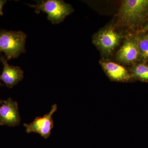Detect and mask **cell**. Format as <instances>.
<instances>
[{
	"label": "cell",
	"mask_w": 148,
	"mask_h": 148,
	"mask_svg": "<svg viewBox=\"0 0 148 148\" xmlns=\"http://www.w3.org/2000/svg\"><path fill=\"white\" fill-rule=\"evenodd\" d=\"M148 16V0H125L118 14V22L123 27L133 29Z\"/></svg>",
	"instance_id": "obj_1"
},
{
	"label": "cell",
	"mask_w": 148,
	"mask_h": 148,
	"mask_svg": "<svg viewBox=\"0 0 148 148\" xmlns=\"http://www.w3.org/2000/svg\"><path fill=\"white\" fill-rule=\"evenodd\" d=\"M27 35L21 31L0 30V53H4L7 60L17 58L26 52Z\"/></svg>",
	"instance_id": "obj_2"
},
{
	"label": "cell",
	"mask_w": 148,
	"mask_h": 148,
	"mask_svg": "<svg viewBox=\"0 0 148 148\" xmlns=\"http://www.w3.org/2000/svg\"><path fill=\"white\" fill-rule=\"evenodd\" d=\"M29 5L35 9L36 13L43 12L46 13L48 19L53 24L62 22L73 10L70 5L60 0L38 1L36 4Z\"/></svg>",
	"instance_id": "obj_3"
},
{
	"label": "cell",
	"mask_w": 148,
	"mask_h": 148,
	"mask_svg": "<svg viewBox=\"0 0 148 148\" xmlns=\"http://www.w3.org/2000/svg\"><path fill=\"white\" fill-rule=\"evenodd\" d=\"M122 38V35L110 26L96 34L93 42L103 54L109 55L119 45Z\"/></svg>",
	"instance_id": "obj_4"
},
{
	"label": "cell",
	"mask_w": 148,
	"mask_h": 148,
	"mask_svg": "<svg viewBox=\"0 0 148 148\" xmlns=\"http://www.w3.org/2000/svg\"><path fill=\"white\" fill-rule=\"evenodd\" d=\"M57 110L56 104L52 106L51 110L48 113L43 116L37 117L31 123H24L27 133H37L45 139H47L51 134L53 127L52 116Z\"/></svg>",
	"instance_id": "obj_5"
},
{
	"label": "cell",
	"mask_w": 148,
	"mask_h": 148,
	"mask_svg": "<svg viewBox=\"0 0 148 148\" xmlns=\"http://www.w3.org/2000/svg\"><path fill=\"white\" fill-rule=\"evenodd\" d=\"M20 122L17 102L10 98L4 101L0 108V125L15 127L20 124Z\"/></svg>",
	"instance_id": "obj_6"
},
{
	"label": "cell",
	"mask_w": 148,
	"mask_h": 148,
	"mask_svg": "<svg viewBox=\"0 0 148 148\" xmlns=\"http://www.w3.org/2000/svg\"><path fill=\"white\" fill-rule=\"evenodd\" d=\"M0 61L3 66V72L0 75L1 81L7 87L12 88L21 81L24 78V72L18 66H10L5 57L1 55Z\"/></svg>",
	"instance_id": "obj_7"
},
{
	"label": "cell",
	"mask_w": 148,
	"mask_h": 148,
	"mask_svg": "<svg viewBox=\"0 0 148 148\" xmlns=\"http://www.w3.org/2000/svg\"><path fill=\"white\" fill-rule=\"evenodd\" d=\"M140 58V52L135 39L127 38L116 55L117 61L124 64H132Z\"/></svg>",
	"instance_id": "obj_8"
},
{
	"label": "cell",
	"mask_w": 148,
	"mask_h": 148,
	"mask_svg": "<svg viewBox=\"0 0 148 148\" xmlns=\"http://www.w3.org/2000/svg\"><path fill=\"white\" fill-rule=\"evenodd\" d=\"M100 64L105 73L112 80L118 82H127L132 76L123 66L111 61H101Z\"/></svg>",
	"instance_id": "obj_9"
},
{
	"label": "cell",
	"mask_w": 148,
	"mask_h": 148,
	"mask_svg": "<svg viewBox=\"0 0 148 148\" xmlns=\"http://www.w3.org/2000/svg\"><path fill=\"white\" fill-rule=\"evenodd\" d=\"M132 77L143 81L148 82V66L141 64L135 66L131 70Z\"/></svg>",
	"instance_id": "obj_10"
},
{
	"label": "cell",
	"mask_w": 148,
	"mask_h": 148,
	"mask_svg": "<svg viewBox=\"0 0 148 148\" xmlns=\"http://www.w3.org/2000/svg\"><path fill=\"white\" fill-rule=\"evenodd\" d=\"M140 51V58L148 60V38L145 36L135 38Z\"/></svg>",
	"instance_id": "obj_11"
},
{
	"label": "cell",
	"mask_w": 148,
	"mask_h": 148,
	"mask_svg": "<svg viewBox=\"0 0 148 148\" xmlns=\"http://www.w3.org/2000/svg\"><path fill=\"white\" fill-rule=\"evenodd\" d=\"M6 3V1L0 0V15L1 16L3 14V8Z\"/></svg>",
	"instance_id": "obj_12"
},
{
	"label": "cell",
	"mask_w": 148,
	"mask_h": 148,
	"mask_svg": "<svg viewBox=\"0 0 148 148\" xmlns=\"http://www.w3.org/2000/svg\"><path fill=\"white\" fill-rule=\"evenodd\" d=\"M148 32V23L145 27H143V29L139 31L140 33H145Z\"/></svg>",
	"instance_id": "obj_13"
},
{
	"label": "cell",
	"mask_w": 148,
	"mask_h": 148,
	"mask_svg": "<svg viewBox=\"0 0 148 148\" xmlns=\"http://www.w3.org/2000/svg\"><path fill=\"white\" fill-rule=\"evenodd\" d=\"M3 101H2V100L0 99V108H1V106L2 104H3Z\"/></svg>",
	"instance_id": "obj_14"
},
{
	"label": "cell",
	"mask_w": 148,
	"mask_h": 148,
	"mask_svg": "<svg viewBox=\"0 0 148 148\" xmlns=\"http://www.w3.org/2000/svg\"><path fill=\"white\" fill-rule=\"evenodd\" d=\"M3 86V84H2L0 82V87H1V86Z\"/></svg>",
	"instance_id": "obj_15"
},
{
	"label": "cell",
	"mask_w": 148,
	"mask_h": 148,
	"mask_svg": "<svg viewBox=\"0 0 148 148\" xmlns=\"http://www.w3.org/2000/svg\"><path fill=\"white\" fill-rule=\"evenodd\" d=\"M145 36L146 37V38H148V34L147 35H146V36Z\"/></svg>",
	"instance_id": "obj_16"
}]
</instances>
